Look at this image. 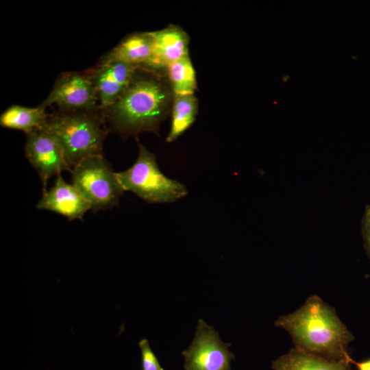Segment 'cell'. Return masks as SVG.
Returning a JSON list of instances; mask_svg holds the SVG:
<instances>
[{
	"instance_id": "9a60e30c",
	"label": "cell",
	"mask_w": 370,
	"mask_h": 370,
	"mask_svg": "<svg viewBox=\"0 0 370 370\" xmlns=\"http://www.w3.org/2000/svg\"><path fill=\"white\" fill-rule=\"evenodd\" d=\"M197 113V99L193 95H173L171 130L166 142L175 141L195 121Z\"/></svg>"
},
{
	"instance_id": "277c9868",
	"label": "cell",
	"mask_w": 370,
	"mask_h": 370,
	"mask_svg": "<svg viewBox=\"0 0 370 370\" xmlns=\"http://www.w3.org/2000/svg\"><path fill=\"white\" fill-rule=\"evenodd\" d=\"M138 147V156L133 165L115 173L124 191H132L151 204L173 202L185 197L188 194L186 186L165 176L158 166L156 156L140 143Z\"/></svg>"
},
{
	"instance_id": "7c38bea8",
	"label": "cell",
	"mask_w": 370,
	"mask_h": 370,
	"mask_svg": "<svg viewBox=\"0 0 370 370\" xmlns=\"http://www.w3.org/2000/svg\"><path fill=\"white\" fill-rule=\"evenodd\" d=\"M153 49L151 32L135 34L122 41L103 60H118L140 68L149 60Z\"/></svg>"
},
{
	"instance_id": "5b68a950",
	"label": "cell",
	"mask_w": 370,
	"mask_h": 370,
	"mask_svg": "<svg viewBox=\"0 0 370 370\" xmlns=\"http://www.w3.org/2000/svg\"><path fill=\"white\" fill-rule=\"evenodd\" d=\"M72 184L93 212L117 206L124 190L103 156L86 158L71 171Z\"/></svg>"
},
{
	"instance_id": "3957f363",
	"label": "cell",
	"mask_w": 370,
	"mask_h": 370,
	"mask_svg": "<svg viewBox=\"0 0 370 370\" xmlns=\"http://www.w3.org/2000/svg\"><path fill=\"white\" fill-rule=\"evenodd\" d=\"M96 112H66L49 116L45 127L56 137L72 168L83 160L103 156L107 128Z\"/></svg>"
},
{
	"instance_id": "7a4b0ae2",
	"label": "cell",
	"mask_w": 370,
	"mask_h": 370,
	"mask_svg": "<svg viewBox=\"0 0 370 370\" xmlns=\"http://www.w3.org/2000/svg\"><path fill=\"white\" fill-rule=\"evenodd\" d=\"M138 69L130 84L109 107L102 109V118L110 128L123 137L143 132L158 134V127L166 117L173 92L169 82Z\"/></svg>"
},
{
	"instance_id": "2e32d148",
	"label": "cell",
	"mask_w": 370,
	"mask_h": 370,
	"mask_svg": "<svg viewBox=\"0 0 370 370\" xmlns=\"http://www.w3.org/2000/svg\"><path fill=\"white\" fill-rule=\"evenodd\" d=\"M166 69L173 95L194 94L197 86L196 75L188 55L170 64Z\"/></svg>"
},
{
	"instance_id": "ac0fdd59",
	"label": "cell",
	"mask_w": 370,
	"mask_h": 370,
	"mask_svg": "<svg viewBox=\"0 0 370 370\" xmlns=\"http://www.w3.org/2000/svg\"><path fill=\"white\" fill-rule=\"evenodd\" d=\"M361 234L364 248L370 260V204H367L361 219Z\"/></svg>"
},
{
	"instance_id": "8992f818",
	"label": "cell",
	"mask_w": 370,
	"mask_h": 370,
	"mask_svg": "<svg viewBox=\"0 0 370 370\" xmlns=\"http://www.w3.org/2000/svg\"><path fill=\"white\" fill-rule=\"evenodd\" d=\"M230 344L223 342L219 334L202 319L199 320L194 339L182 352L185 370H230L234 355Z\"/></svg>"
},
{
	"instance_id": "e0dca14e",
	"label": "cell",
	"mask_w": 370,
	"mask_h": 370,
	"mask_svg": "<svg viewBox=\"0 0 370 370\" xmlns=\"http://www.w3.org/2000/svg\"><path fill=\"white\" fill-rule=\"evenodd\" d=\"M142 355L143 370H164L156 356L151 349L147 339H143L139 343Z\"/></svg>"
},
{
	"instance_id": "8fae6325",
	"label": "cell",
	"mask_w": 370,
	"mask_h": 370,
	"mask_svg": "<svg viewBox=\"0 0 370 370\" xmlns=\"http://www.w3.org/2000/svg\"><path fill=\"white\" fill-rule=\"evenodd\" d=\"M151 33L154 38L153 53L142 66L143 69L150 71L166 69L188 55L189 37L180 27L170 25Z\"/></svg>"
},
{
	"instance_id": "52a82bcc",
	"label": "cell",
	"mask_w": 370,
	"mask_h": 370,
	"mask_svg": "<svg viewBox=\"0 0 370 370\" xmlns=\"http://www.w3.org/2000/svg\"><path fill=\"white\" fill-rule=\"evenodd\" d=\"M25 154L40 178L43 193L52 176L71 171L60 145L45 125L27 134Z\"/></svg>"
},
{
	"instance_id": "4fadbf2b",
	"label": "cell",
	"mask_w": 370,
	"mask_h": 370,
	"mask_svg": "<svg viewBox=\"0 0 370 370\" xmlns=\"http://www.w3.org/2000/svg\"><path fill=\"white\" fill-rule=\"evenodd\" d=\"M274 370H352L347 361L330 360L296 348L272 362Z\"/></svg>"
},
{
	"instance_id": "ba28073f",
	"label": "cell",
	"mask_w": 370,
	"mask_h": 370,
	"mask_svg": "<svg viewBox=\"0 0 370 370\" xmlns=\"http://www.w3.org/2000/svg\"><path fill=\"white\" fill-rule=\"evenodd\" d=\"M98 101L88 76L69 72L56 80L52 90L40 105L45 108L57 105L61 112H97L99 108Z\"/></svg>"
},
{
	"instance_id": "30bf717a",
	"label": "cell",
	"mask_w": 370,
	"mask_h": 370,
	"mask_svg": "<svg viewBox=\"0 0 370 370\" xmlns=\"http://www.w3.org/2000/svg\"><path fill=\"white\" fill-rule=\"evenodd\" d=\"M36 208L62 214L71 221L82 219L90 205L73 184L66 183L60 175L53 187L42 193Z\"/></svg>"
},
{
	"instance_id": "9c48e42d",
	"label": "cell",
	"mask_w": 370,
	"mask_h": 370,
	"mask_svg": "<svg viewBox=\"0 0 370 370\" xmlns=\"http://www.w3.org/2000/svg\"><path fill=\"white\" fill-rule=\"evenodd\" d=\"M138 68L118 60H103L87 75L96 90L101 110L109 107L119 98Z\"/></svg>"
},
{
	"instance_id": "d6986e66",
	"label": "cell",
	"mask_w": 370,
	"mask_h": 370,
	"mask_svg": "<svg viewBox=\"0 0 370 370\" xmlns=\"http://www.w3.org/2000/svg\"><path fill=\"white\" fill-rule=\"evenodd\" d=\"M349 362L354 365L356 367L357 370H370V358L356 362L350 357L349 358Z\"/></svg>"
},
{
	"instance_id": "5bb4252c",
	"label": "cell",
	"mask_w": 370,
	"mask_h": 370,
	"mask_svg": "<svg viewBox=\"0 0 370 370\" xmlns=\"http://www.w3.org/2000/svg\"><path fill=\"white\" fill-rule=\"evenodd\" d=\"M45 107L27 108L12 106L4 111L0 116V125L6 128L21 130L27 134L42 127L49 115Z\"/></svg>"
},
{
	"instance_id": "6da1fadb",
	"label": "cell",
	"mask_w": 370,
	"mask_h": 370,
	"mask_svg": "<svg viewBox=\"0 0 370 370\" xmlns=\"http://www.w3.org/2000/svg\"><path fill=\"white\" fill-rule=\"evenodd\" d=\"M291 336L295 348L333 361H347L354 336L335 309L318 295H310L297 310L274 322Z\"/></svg>"
}]
</instances>
